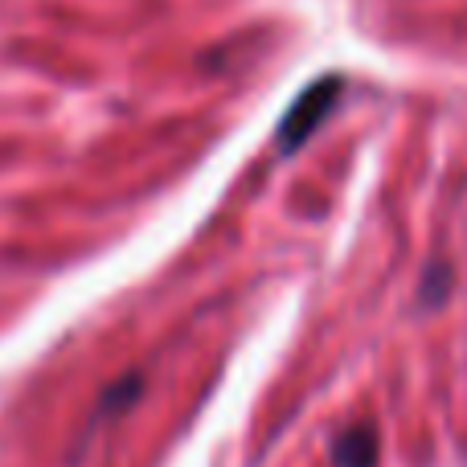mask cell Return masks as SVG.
<instances>
[{
  "label": "cell",
  "mask_w": 467,
  "mask_h": 467,
  "mask_svg": "<svg viewBox=\"0 0 467 467\" xmlns=\"http://www.w3.org/2000/svg\"><path fill=\"white\" fill-rule=\"evenodd\" d=\"M340 90H345V82L332 74V78L312 82V87H307L304 95L291 103L287 119H283V128H279V152H283V156L296 152V148L304 144V140L312 136V131L320 128L324 119H328L332 107H337V99H340Z\"/></svg>",
  "instance_id": "cell-1"
},
{
  "label": "cell",
  "mask_w": 467,
  "mask_h": 467,
  "mask_svg": "<svg viewBox=\"0 0 467 467\" xmlns=\"http://www.w3.org/2000/svg\"><path fill=\"white\" fill-rule=\"evenodd\" d=\"M378 431L365 427V422H357V427H348L345 435L337 439V447H332V460L337 467H378Z\"/></svg>",
  "instance_id": "cell-2"
}]
</instances>
